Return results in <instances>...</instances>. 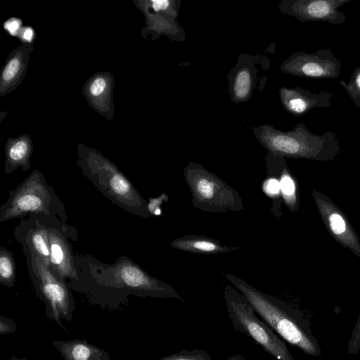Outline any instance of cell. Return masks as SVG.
Here are the masks:
<instances>
[{"mask_svg":"<svg viewBox=\"0 0 360 360\" xmlns=\"http://www.w3.org/2000/svg\"><path fill=\"white\" fill-rule=\"evenodd\" d=\"M75 262L78 281L68 285L69 288L84 294L91 304L104 309H122L127 306L131 295L184 302L172 285L150 276L126 255L109 264L91 255L75 254Z\"/></svg>","mask_w":360,"mask_h":360,"instance_id":"6da1fadb","label":"cell"},{"mask_svg":"<svg viewBox=\"0 0 360 360\" xmlns=\"http://www.w3.org/2000/svg\"><path fill=\"white\" fill-rule=\"evenodd\" d=\"M221 273L247 297L259 316L283 340L309 355L321 354L318 342L311 333L309 322L300 311L256 289L234 274L225 271Z\"/></svg>","mask_w":360,"mask_h":360,"instance_id":"7a4b0ae2","label":"cell"},{"mask_svg":"<svg viewBox=\"0 0 360 360\" xmlns=\"http://www.w3.org/2000/svg\"><path fill=\"white\" fill-rule=\"evenodd\" d=\"M77 164L83 175L115 205L138 217H152L147 200L116 165L101 153L79 143Z\"/></svg>","mask_w":360,"mask_h":360,"instance_id":"3957f363","label":"cell"},{"mask_svg":"<svg viewBox=\"0 0 360 360\" xmlns=\"http://www.w3.org/2000/svg\"><path fill=\"white\" fill-rule=\"evenodd\" d=\"M252 132L268 153L284 158L332 162L340 153L336 133L327 131L321 135L314 134L303 122L288 131L264 124L253 127Z\"/></svg>","mask_w":360,"mask_h":360,"instance_id":"277c9868","label":"cell"},{"mask_svg":"<svg viewBox=\"0 0 360 360\" xmlns=\"http://www.w3.org/2000/svg\"><path fill=\"white\" fill-rule=\"evenodd\" d=\"M30 215H45L68 222L63 202L37 169L9 191L6 201L0 207V223Z\"/></svg>","mask_w":360,"mask_h":360,"instance_id":"5b68a950","label":"cell"},{"mask_svg":"<svg viewBox=\"0 0 360 360\" xmlns=\"http://www.w3.org/2000/svg\"><path fill=\"white\" fill-rule=\"evenodd\" d=\"M20 245L30 280L35 294L44 303L46 315L68 333L62 321L73 319L76 306L71 289L53 267L47 266L26 245Z\"/></svg>","mask_w":360,"mask_h":360,"instance_id":"8992f818","label":"cell"},{"mask_svg":"<svg viewBox=\"0 0 360 360\" xmlns=\"http://www.w3.org/2000/svg\"><path fill=\"white\" fill-rule=\"evenodd\" d=\"M183 174L190 188L194 207L212 213L245 209L238 191L201 165L189 162L184 168Z\"/></svg>","mask_w":360,"mask_h":360,"instance_id":"52a82bcc","label":"cell"},{"mask_svg":"<svg viewBox=\"0 0 360 360\" xmlns=\"http://www.w3.org/2000/svg\"><path fill=\"white\" fill-rule=\"evenodd\" d=\"M229 317L233 328L246 334L278 360H295L285 342L257 315L247 297L226 285L223 291Z\"/></svg>","mask_w":360,"mask_h":360,"instance_id":"ba28073f","label":"cell"},{"mask_svg":"<svg viewBox=\"0 0 360 360\" xmlns=\"http://www.w3.org/2000/svg\"><path fill=\"white\" fill-rule=\"evenodd\" d=\"M341 62L330 49L313 53L300 51L293 53L281 64L282 72L296 77L316 79H338Z\"/></svg>","mask_w":360,"mask_h":360,"instance_id":"9c48e42d","label":"cell"},{"mask_svg":"<svg viewBox=\"0 0 360 360\" xmlns=\"http://www.w3.org/2000/svg\"><path fill=\"white\" fill-rule=\"evenodd\" d=\"M312 197L321 219L331 236L360 258V238L344 212L331 199L317 190H312Z\"/></svg>","mask_w":360,"mask_h":360,"instance_id":"30bf717a","label":"cell"},{"mask_svg":"<svg viewBox=\"0 0 360 360\" xmlns=\"http://www.w3.org/2000/svg\"><path fill=\"white\" fill-rule=\"evenodd\" d=\"M53 226L70 228L72 226L58 218L45 215H30L22 218L13 236L20 244L26 245L49 267L50 261L49 233Z\"/></svg>","mask_w":360,"mask_h":360,"instance_id":"8fae6325","label":"cell"},{"mask_svg":"<svg viewBox=\"0 0 360 360\" xmlns=\"http://www.w3.org/2000/svg\"><path fill=\"white\" fill-rule=\"evenodd\" d=\"M353 0H282L278 10L300 22H324L340 25L346 15L339 8Z\"/></svg>","mask_w":360,"mask_h":360,"instance_id":"7c38bea8","label":"cell"},{"mask_svg":"<svg viewBox=\"0 0 360 360\" xmlns=\"http://www.w3.org/2000/svg\"><path fill=\"white\" fill-rule=\"evenodd\" d=\"M50 261L51 266L67 283L68 285L78 281L75 254L68 239L79 240L74 226L63 228L53 226L49 233Z\"/></svg>","mask_w":360,"mask_h":360,"instance_id":"4fadbf2b","label":"cell"},{"mask_svg":"<svg viewBox=\"0 0 360 360\" xmlns=\"http://www.w3.org/2000/svg\"><path fill=\"white\" fill-rule=\"evenodd\" d=\"M262 67V56L240 54L227 75L229 93L235 103L247 102L252 96Z\"/></svg>","mask_w":360,"mask_h":360,"instance_id":"5bb4252c","label":"cell"},{"mask_svg":"<svg viewBox=\"0 0 360 360\" xmlns=\"http://www.w3.org/2000/svg\"><path fill=\"white\" fill-rule=\"evenodd\" d=\"M114 84L112 75L103 71L93 75L82 86V94L89 105L108 120L114 118Z\"/></svg>","mask_w":360,"mask_h":360,"instance_id":"9a60e30c","label":"cell"},{"mask_svg":"<svg viewBox=\"0 0 360 360\" xmlns=\"http://www.w3.org/2000/svg\"><path fill=\"white\" fill-rule=\"evenodd\" d=\"M278 93L285 110L295 117L302 116L314 108L330 107L333 98V94L326 90L315 93L300 87L281 86Z\"/></svg>","mask_w":360,"mask_h":360,"instance_id":"2e32d148","label":"cell"},{"mask_svg":"<svg viewBox=\"0 0 360 360\" xmlns=\"http://www.w3.org/2000/svg\"><path fill=\"white\" fill-rule=\"evenodd\" d=\"M33 49V44H21L10 53L1 70L0 96L8 94L22 83Z\"/></svg>","mask_w":360,"mask_h":360,"instance_id":"e0dca14e","label":"cell"},{"mask_svg":"<svg viewBox=\"0 0 360 360\" xmlns=\"http://www.w3.org/2000/svg\"><path fill=\"white\" fill-rule=\"evenodd\" d=\"M32 153L33 144L29 134L9 138L5 144L4 173L9 174L18 168L27 171L31 167Z\"/></svg>","mask_w":360,"mask_h":360,"instance_id":"ac0fdd59","label":"cell"},{"mask_svg":"<svg viewBox=\"0 0 360 360\" xmlns=\"http://www.w3.org/2000/svg\"><path fill=\"white\" fill-rule=\"evenodd\" d=\"M142 12L145 15L146 24L141 32L143 37L155 40L163 34L172 40H184L185 32L176 18L148 11H142Z\"/></svg>","mask_w":360,"mask_h":360,"instance_id":"d6986e66","label":"cell"},{"mask_svg":"<svg viewBox=\"0 0 360 360\" xmlns=\"http://www.w3.org/2000/svg\"><path fill=\"white\" fill-rule=\"evenodd\" d=\"M170 246L179 250L200 255H217L239 249L238 246H228L219 240L195 234L179 237L171 242Z\"/></svg>","mask_w":360,"mask_h":360,"instance_id":"ffe728a7","label":"cell"},{"mask_svg":"<svg viewBox=\"0 0 360 360\" xmlns=\"http://www.w3.org/2000/svg\"><path fill=\"white\" fill-rule=\"evenodd\" d=\"M64 360H111L108 353L86 340H53Z\"/></svg>","mask_w":360,"mask_h":360,"instance_id":"44dd1931","label":"cell"},{"mask_svg":"<svg viewBox=\"0 0 360 360\" xmlns=\"http://www.w3.org/2000/svg\"><path fill=\"white\" fill-rule=\"evenodd\" d=\"M281 157L268 153L266 155L267 178L262 184V189L272 200L271 212L276 217L281 216V193L278 179V166Z\"/></svg>","mask_w":360,"mask_h":360,"instance_id":"7402d4cb","label":"cell"},{"mask_svg":"<svg viewBox=\"0 0 360 360\" xmlns=\"http://www.w3.org/2000/svg\"><path fill=\"white\" fill-rule=\"evenodd\" d=\"M278 174L282 198L289 210L295 212L300 206L297 183L283 157H281Z\"/></svg>","mask_w":360,"mask_h":360,"instance_id":"603a6c76","label":"cell"},{"mask_svg":"<svg viewBox=\"0 0 360 360\" xmlns=\"http://www.w3.org/2000/svg\"><path fill=\"white\" fill-rule=\"evenodd\" d=\"M134 3L141 11L162 13L177 19L181 0H143L136 1Z\"/></svg>","mask_w":360,"mask_h":360,"instance_id":"cb8c5ba5","label":"cell"},{"mask_svg":"<svg viewBox=\"0 0 360 360\" xmlns=\"http://www.w3.org/2000/svg\"><path fill=\"white\" fill-rule=\"evenodd\" d=\"M16 264L13 253L4 246L0 248V283L8 288L14 286Z\"/></svg>","mask_w":360,"mask_h":360,"instance_id":"d4e9b609","label":"cell"},{"mask_svg":"<svg viewBox=\"0 0 360 360\" xmlns=\"http://www.w3.org/2000/svg\"><path fill=\"white\" fill-rule=\"evenodd\" d=\"M340 84L352 98L355 106L360 108V66L354 70L348 82L340 80Z\"/></svg>","mask_w":360,"mask_h":360,"instance_id":"484cf974","label":"cell"},{"mask_svg":"<svg viewBox=\"0 0 360 360\" xmlns=\"http://www.w3.org/2000/svg\"><path fill=\"white\" fill-rule=\"evenodd\" d=\"M159 360H212L205 351L195 349L191 351L183 349L178 353L172 354L160 358Z\"/></svg>","mask_w":360,"mask_h":360,"instance_id":"4316f807","label":"cell"},{"mask_svg":"<svg viewBox=\"0 0 360 360\" xmlns=\"http://www.w3.org/2000/svg\"><path fill=\"white\" fill-rule=\"evenodd\" d=\"M169 196L167 193H162L155 198H150L148 201V210L151 216H159L162 214L161 206L162 203L167 202Z\"/></svg>","mask_w":360,"mask_h":360,"instance_id":"83f0119b","label":"cell"},{"mask_svg":"<svg viewBox=\"0 0 360 360\" xmlns=\"http://www.w3.org/2000/svg\"><path fill=\"white\" fill-rule=\"evenodd\" d=\"M22 21L20 18L16 17H11L4 21L3 24L4 30L11 36L18 37L22 28Z\"/></svg>","mask_w":360,"mask_h":360,"instance_id":"f1b7e54d","label":"cell"},{"mask_svg":"<svg viewBox=\"0 0 360 360\" xmlns=\"http://www.w3.org/2000/svg\"><path fill=\"white\" fill-rule=\"evenodd\" d=\"M360 350V315L352 331L351 339L349 341V353L357 355Z\"/></svg>","mask_w":360,"mask_h":360,"instance_id":"f546056e","label":"cell"},{"mask_svg":"<svg viewBox=\"0 0 360 360\" xmlns=\"http://www.w3.org/2000/svg\"><path fill=\"white\" fill-rule=\"evenodd\" d=\"M17 329L18 324L15 321L8 317L0 316V334L1 335L13 333L15 332Z\"/></svg>","mask_w":360,"mask_h":360,"instance_id":"4dcf8cb0","label":"cell"},{"mask_svg":"<svg viewBox=\"0 0 360 360\" xmlns=\"http://www.w3.org/2000/svg\"><path fill=\"white\" fill-rule=\"evenodd\" d=\"M36 37V32L34 29L30 26H23L18 38L22 42V44H33Z\"/></svg>","mask_w":360,"mask_h":360,"instance_id":"1f68e13d","label":"cell"},{"mask_svg":"<svg viewBox=\"0 0 360 360\" xmlns=\"http://www.w3.org/2000/svg\"><path fill=\"white\" fill-rule=\"evenodd\" d=\"M228 360H250L243 354L233 355L228 359Z\"/></svg>","mask_w":360,"mask_h":360,"instance_id":"d6a6232c","label":"cell"},{"mask_svg":"<svg viewBox=\"0 0 360 360\" xmlns=\"http://www.w3.org/2000/svg\"><path fill=\"white\" fill-rule=\"evenodd\" d=\"M3 360H27V359L26 358L18 359V358L15 357V355H13L10 359H3Z\"/></svg>","mask_w":360,"mask_h":360,"instance_id":"836d02e7","label":"cell"}]
</instances>
